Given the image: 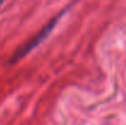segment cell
<instances>
[{
  "mask_svg": "<svg viewBox=\"0 0 126 125\" xmlns=\"http://www.w3.org/2000/svg\"><path fill=\"white\" fill-rule=\"evenodd\" d=\"M64 12H61L60 15H58L56 17H54L47 26H44L42 30L38 32V35L37 36H34L32 39H30V41L27 42L25 45H22L21 48H18L17 50H16V53L14 54V56H12V61H16V60H20L21 58H23L26 54H28L31 50H33L36 47H38L41 43H42L44 39H47L48 38V36L51 33V31H53V28H54V26L58 23V21H59V18L61 17V15H63Z\"/></svg>",
  "mask_w": 126,
  "mask_h": 125,
  "instance_id": "obj_1",
  "label": "cell"
},
{
  "mask_svg": "<svg viewBox=\"0 0 126 125\" xmlns=\"http://www.w3.org/2000/svg\"><path fill=\"white\" fill-rule=\"evenodd\" d=\"M1 5H2V1H0V6H1Z\"/></svg>",
  "mask_w": 126,
  "mask_h": 125,
  "instance_id": "obj_2",
  "label": "cell"
}]
</instances>
